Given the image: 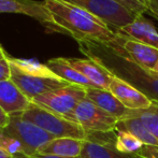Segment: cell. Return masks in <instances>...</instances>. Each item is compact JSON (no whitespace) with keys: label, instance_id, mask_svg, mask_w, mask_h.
<instances>
[{"label":"cell","instance_id":"cell-1","mask_svg":"<svg viewBox=\"0 0 158 158\" xmlns=\"http://www.w3.org/2000/svg\"><path fill=\"white\" fill-rule=\"evenodd\" d=\"M77 43L80 52L88 59L100 64L112 75L130 84L151 100L158 102L157 72L143 68L104 43L90 40H77Z\"/></svg>","mask_w":158,"mask_h":158},{"label":"cell","instance_id":"cell-2","mask_svg":"<svg viewBox=\"0 0 158 158\" xmlns=\"http://www.w3.org/2000/svg\"><path fill=\"white\" fill-rule=\"evenodd\" d=\"M43 2L66 35L75 41L90 40L109 46H113L118 41V32L83 8L64 0H43Z\"/></svg>","mask_w":158,"mask_h":158},{"label":"cell","instance_id":"cell-3","mask_svg":"<svg viewBox=\"0 0 158 158\" xmlns=\"http://www.w3.org/2000/svg\"><path fill=\"white\" fill-rule=\"evenodd\" d=\"M24 119L51 133L55 138H73L86 140L87 133L79 124L61 115L55 114L46 109L31 103V106L21 115Z\"/></svg>","mask_w":158,"mask_h":158},{"label":"cell","instance_id":"cell-4","mask_svg":"<svg viewBox=\"0 0 158 158\" xmlns=\"http://www.w3.org/2000/svg\"><path fill=\"white\" fill-rule=\"evenodd\" d=\"M83 8L102 21L115 32L138 16L115 0H64Z\"/></svg>","mask_w":158,"mask_h":158},{"label":"cell","instance_id":"cell-5","mask_svg":"<svg viewBox=\"0 0 158 158\" xmlns=\"http://www.w3.org/2000/svg\"><path fill=\"white\" fill-rule=\"evenodd\" d=\"M84 98H86V88L71 84L38 96L32 100V103L73 121V112Z\"/></svg>","mask_w":158,"mask_h":158},{"label":"cell","instance_id":"cell-6","mask_svg":"<svg viewBox=\"0 0 158 158\" xmlns=\"http://www.w3.org/2000/svg\"><path fill=\"white\" fill-rule=\"evenodd\" d=\"M2 131L16 139L22 144L25 155L28 158L37 154L44 144L55 139L54 135L46 132L31 122L24 119L21 115L11 117L9 125L2 129Z\"/></svg>","mask_w":158,"mask_h":158},{"label":"cell","instance_id":"cell-7","mask_svg":"<svg viewBox=\"0 0 158 158\" xmlns=\"http://www.w3.org/2000/svg\"><path fill=\"white\" fill-rule=\"evenodd\" d=\"M73 121L89 135L114 132L119 119L100 109L89 99L84 98L73 112Z\"/></svg>","mask_w":158,"mask_h":158},{"label":"cell","instance_id":"cell-8","mask_svg":"<svg viewBox=\"0 0 158 158\" xmlns=\"http://www.w3.org/2000/svg\"><path fill=\"white\" fill-rule=\"evenodd\" d=\"M0 13H19L35 19L48 33H61L64 31L57 25L54 17L45 8L43 0H0Z\"/></svg>","mask_w":158,"mask_h":158},{"label":"cell","instance_id":"cell-9","mask_svg":"<svg viewBox=\"0 0 158 158\" xmlns=\"http://www.w3.org/2000/svg\"><path fill=\"white\" fill-rule=\"evenodd\" d=\"M11 71H12L11 81L19 88V90L30 101H32L35 97L40 95L71 85L70 83L59 79V77H44L26 74L12 64H11Z\"/></svg>","mask_w":158,"mask_h":158},{"label":"cell","instance_id":"cell-10","mask_svg":"<svg viewBox=\"0 0 158 158\" xmlns=\"http://www.w3.org/2000/svg\"><path fill=\"white\" fill-rule=\"evenodd\" d=\"M110 48L146 69L153 70L158 61V48L135 41L123 33H119L118 41Z\"/></svg>","mask_w":158,"mask_h":158},{"label":"cell","instance_id":"cell-11","mask_svg":"<svg viewBox=\"0 0 158 158\" xmlns=\"http://www.w3.org/2000/svg\"><path fill=\"white\" fill-rule=\"evenodd\" d=\"M114 142L115 131L111 133H89L84 141L81 158H140L135 154L118 152Z\"/></svg>","mask_w":158,"mask_h":158},{"label":"cell","instance_id":"cell-12","mask_svg":"<svg viewBox=\"0 0 158 158\" xmlns=\"http://www.w3.org/2000/svg\"><path fill=\"white\" fill-rule=\"evenodd\" d=\"M109 90L129 110H144L153 104V100L148 96L114 75H112Z\"/></svg>","mask_w":158,"mask_h":158},{"label":"cell","instance_id":"cell-13","mask_svg":"<svg viewBox=\"0 0 158 158\" xmlns=\"http://www.w3.org/2000/svg\"><path fill=\"white\" fill-rule=\"evenodd\" d=\"M31 103L11 80L0 81V106L10 117L22 115Z\"/></svg>","mask_w":158,"mask_h":158},{"label":"cell","instance_id":"cell-14","mask_svg":"<svg viewBox=\"0 0 158 158\" xmlns=\"http://www.w3.org/2000/svg\"><path fill=\"white\" fill-rule=\"evenodd\" d=\"M116 32L126 35L131 39L141 43L148 44L155 48H158V31L154 24L148 21L143 14L138 15L135 21L124 26Z\"/></svg>","mask_w":158,"mask_h":158},{"label":"cell","instance_id":"cell-15","mask_svg":"<svg viewBox=\"0 0 158 158\" xmlns=\"http://www.w3.org/2000/svg\"><path fill=\"white\" fill-rule=\"evenodd\" d=\"M67 63L88 79L97 88L109 90L112 80V74L102 68L100 64L90 59L66 58Z\"/></svg>","mask_w":158,"mask_h":158},{"label":"cell","instance_id":"cell-16","mask_svg":"<svg viewBox=\"0 0 158 158\" xmlns=\"http://www.w3.org/2000/svg\"><path fill=\"white\" fill-rule=\"evenodd\" d=\"M86 98L94 102L100 109L113 115L116 118L123 119L130 114L131 110L126 108L110 90L97 87L86 88Z\"/></svg>","mask_w":158,"mask_h":158},{"label":"cell","instance_id":"cell-17","mask_svg":"<svg viewBox=\"0 0 158 158\" xmlns=\"http://www.w3.org/2000/svg\"><path fill=\"white\" fill-rule=\"evenodd\" d=\"M85 140L73 138H55L44 144L37 154L53 155L64 158H80Z\"/></svg>","mask_w":158,"mask_h":158},{"label":"cell","instance_id":"cell-18","mask_svg":"<svg viewBox=\"0 0 158 158\" xmlns=\"http://www.w3.org/2000/svg\"><path fill=\"white\" fill-rule=\"evenodd\" d=\"M46 66L60 79L72 85H79L82 87L89 88L96 87L94 84L86 79L82 73H80L77 70H75L73 67L67 63L66 58L64 57H57V58H52L46 61Z\"/></svg>","mask_w":158,"mask_h":158},{"label":"cell","instance_id":"cell-19","mask_svg":"<svg viewBox=\"0 0 158 158\" xmlns=\"http://www.w3.org/2000/svg\"><path fill=\"white\" fill-rule=\"evenodd\" d=\"M116 129L126 130L128 132L132 133L144 145L158 148V139L148 130V128L144 125V123L139 117L129 115L125 118L119 119Z\"/></svg>","mask_w":158,"mask_h":158},{"label":"cell","instance_id":"cell-20","mask_svg":"<svg viewBox=\"0 0 158 158\" xmlns=\"http://www.w3.org/2000/svg\"><path fill=\"white\" fill-rule=\"evenodd\" d=\"M9 61L19 71L30 75H38L44 77H59L46 66V64H41L35 59H23L10 57ZM60 79V77H59ZM63 80V79H61Z\"/></svg>","mask_w":158,"mask_h":158},{"label":"cell","instance_id":"cell-21","mask_svg":"<svg viewBox=\"0 0 158 158\" xmlns=\"http://www.w3.org/2000/svg\"><path fill=\"white\" fill-rule=\"evenodd\" d=\"M114 146L118 152L124 153V154L133 155L138 154L144 148V144L132 133L126 130L116 129L115 130Z\"/></svg>","mask_w":158,"mask_h":158},{"label":"cell","instance_id":"cell-22","mask_svg":"<svg viewBox=\"0 0 158 158\" xmlns=\"http://www.w3.org/2000/svg\"><path fill=\"white\" fill-rule=\"evenodd\" d=\"M0 148H3L4 151H6L13 157L19 156V155L26 156L25 151H24V148L22 146V144L16 139L4 133L2 130H0Z\"/></svg>","mask_w":158,"mask_h":158},{"label":"cell","instance_id":"cell-23","mask_svg":"<svg viewBox=\"0 0 158 158\" xmlns=\"http://www.w3.org/2000/svg\"><path fill=\"white\" fill-rule=\"evenodd\" d=\"M122 6H124L135 14L140 15L148 13V0H115Z\"/></svg>","mask_w":158,"mask_h":158},{"label":"cell","instance_id":"cell-24","mask_svg":"<svg viewBox=\"0 0 158 158\" xmlns=\"http://www.w3.org/2000/svg\"><path fill=\"white\" fill-rule=\"evenodd\" d=\"M10 57H9V58H10ZM9 58L0 59V81L11 80L12 71H11V64H10V61H9Z\"/></svg>","mask_w":158,"mask_h":158},{"label":"cell","instance_id":"cell-25","mask_svg":"<svg viewBox=\"0 0 158 158\" xmlns=\"http://www.w3.org/2000/svg\"><path fill=\"white\" fill-rule=\"evenodd\" d=\"M148 13L158 21V0H148Z\"/></svg>","mask_w":158,"mask_h":158},{"label":"cell","instance_id":"cell-26","mask_svg":"<svg viewBox=\"0 0 158 158\" xmlns=\"http://www.w3.org/2000/svg\"><path fill=\"white\" fill-rule=\"evenodd\" d=\"M10 119H11V117L9 116V115L3 111V109L0 106V130L4 129L6 126L9 125Z\"/></svg>","mask_w":158,"mask_h":158},{"label":"cell","instance_id":"cell-27","mask_svg":"<svg viewBox=\"0 0 158 158\" xmlns=\"http://www.w3.org/2000/svg\"><path fill=\"white\" fill-rule=\"evenodd\" d=\"M29 158H64V157H59V156H53V155H42V154H35L33 156ZM81 158V157H80Z\"/></svg>","mask_w":158,"mask_h":158},{"label":"cell","instance_id":"cell-28","mask_svg":"<svg viewBox=\"0 0 158 158\" xmlns=\"http://www.w3.org/2000/svg\"><path fill=\"white\" fill-rule=\"evenodd\" d=\"M0 158H13L11 154H9L6 151H4L3 148H0Z\"/></svg>","mask_w":158,"mask_h":158},{"label":"cell","instance_id":"cell-29","mask_svg":"<svg viewBox=\"0 0 158 158\" xmlns=\"http://www.w3.org/2000/svg\"><path fill=\"white\" fill-rule=\"evenodd\" d=\"M9 57H10V55H9L8 53L6 52V50H4V48H2L1 45H0V59L9 58Z\"/></svg>","mask_w":158,"mask_h":158},{"label":"cell","instance_id":"cell-30","mask_svg":"<svg viewBox=\"0 0 158 158\" xmlns=\"http://www.w3.org/2000/svg\"><path fill=\"white\" fill-rule=\"evenodd\" d=\"M153 70H154L155 72H157V73H158V61L156 63V64H155V67H154V69H153Z\"/></svg>","mask_w":158,"mask_h":158},{"label":"cell","instance_id":"cell-31","mask_svg":"<svg viewBox=\"0 0 158 158\" xmlns=\"http://www.w3.org/2000/svg\"><path fill=\"white\" fill-rule=\"evenodd\" d=\"M13 158H28V157H26V156H22V155H19V156H14Z\"/></svg>","mask_w":158,"mask_h":158},{"label":"cell","instance_id":"cell-32","mask_svg":"<svg viewBox=\"0 0 158 158\" xmlns=\"http://www.w3.org/2000/svg\"><path fill=\"white\" fill-rule=\"evenodd\" d=\"M155 154H156V156L158 157V148H155Z\"/></svg>","mask_w":158,"mask_h":158},{"label":"cell","instance_id":"cell-33","mask_svg":"<svg viewBox=\"0 0 158 158\" xmlns=\"http://www.w3.org/2000/svg\"><path fill=\"white\" fill-rule=\"evenodd\" d=\"M155 102H156V104H157V106H158V102L157 101H155Z\"/></svg>","mask_w":158,"mask_h":158}]
</instances>
